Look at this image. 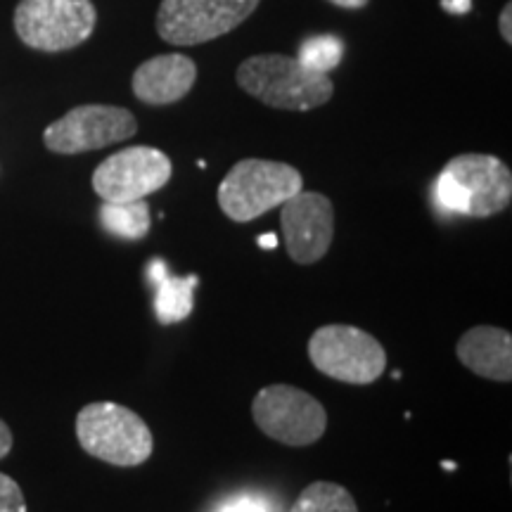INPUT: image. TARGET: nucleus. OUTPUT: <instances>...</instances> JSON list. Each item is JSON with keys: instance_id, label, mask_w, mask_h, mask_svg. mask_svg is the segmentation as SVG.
Listing matches in <instances>:
<instances>
[{"instance_id": "1", "label": "nucleus", "mask_w": 512, "mask_h": 512, "mask_svg": "<svg viewBox=\"0 0 512 512\" xmlns=\"http://www.w3.org/2000/svg\"><path fill=\"white\" fill-rule=\"evenodd\" d=\"M434 197L448 214L489 219L510 207L512 174L494 155H458L441 169Z\"/></svg>"}, {"instance_id": "2", "label": "nucleus", "mask_w": 512, "mask_h": 512, "mask_svg": "<svg viewBox=\"0 0 512 512\" xmlns=\"http://www.w3.org/2000/svg\"><path fill=\"white\" fill-rule=\"evenodd\" d=\"M238 86L268 107L309 112L332 100L335 83L330 74L313 72L297 57L254 55L238 67Z\"/></svg>"}, {"instance_id": "3", "label": "nucleus", "mask_w": 512, "mask_h": 512, "mask_svg": "<svg viewBox=\"0 0 512 512\" xmlns=\"http://www.w3.org/2000/svg\"><path fill=\"white\" fill-rule=\"evenodd\" d=\"M76 439L88 456L114 467H138L155 451L150 427L131 408L95 401L76 415Z\"/></svg>"}, {"instance_id": "4", "label": "nucleus", "mask_w": 512, "mask_h": 512, "mask_svg": "<svg viewBox=\"0 0 512 512\" xmlns=\"http://www.w3.org/2000/svg\"><path fill=\"white\" fill-rule=\"evenodd\" d=\"M302 188V174L290 164L242 159L221 181L216 200L230 221L249 223L280 207Z\"/></svg>"}, {"instance_id": "5", "label": "nucleus", "mask_w": 512, "mask_h": 512, "mask_svg": "<svg viewBox=\"0 0 512 512\" xmlns=\"http://www.w3.org/2000/svg\"><path fill=\"white\" fill-rule=\"evenodd\" d=\"M98 24L91 0H19L15 31L24 46L62 53L86 43Z\"/></svg>"}, {"instance_id": "6", "label": "nucleus", "mask_w": 512, "mask_h": 512, "mask_svg": "<svg viewBox=\"0 0 512 512\" xmlns=\"http://www.w3.org/2000/svg\"><path fill=\"white\" fill-rule=\"evenodd\" d=\"M313 368L344 384H370L387 370V351L354 325H323L309 339Z\"/></svg>"}, {"instance_id": "7", "label": "nucleus", "mask_w": 512, "mask_h": 512, "mask_svg": "<svg viewBox=\"0 0 512 512\" xmlns=\"http://www.w3.org/2000/svg\"><path fill=\"white\" fill-rule=\"evenodd\" d=\"M252 418L261 432L285 446H311L328 430L323 403L292 384H268L254 396Z\"/></svg>"}, {"instance_id": "8", "label": "nucleus", "mask_w": 512, "mask_h": 512, "mask_svg": "<svg viewBox=\"0 0 512 512\" xmlns=\"http://www.w3.org/2000/svg\"><path fill=\"white\" fill-rule=\"evenodd\" d=\"M259 0H162L157 34L171 46H200L238 29Z\"/></svg>"}, {"instance_id": "9", "label": "nucleus", "mask_w": 512, "mask_h": 512, "mask_svg": "<svg viewBox=\"0 0 512 512\" xmlns=\"http://www.w3.org/2000/svg\"><path fill=\"white\" fill-rule=\"evenodd\" d=\"M138 133L133 112L114 105H81L43 131V143L55 155H81L124 143Z\"/></svg>"}, {"instance_id": "10", "label": "nucleus", "mask_w": 512, "mask_h": 512, "mask_svg": "<svg viewBox=\"0 0 512 512\" xmlns=\"http://www.w3.org/2000/svg\"><path fill=\"white\" fill-rule=\"evenodd\" d=\"M174 166L162 150L147 145L114 152L93 174V190L102 202H138L171 181Z\"/></svg>"}, {"instance_id": "11", "label": "nucleus", "mask_w": 512, "mask_h": 512, "mask_svg": "<svg viewBox=\"0 0 512 512\" xmlns=\"http://www.w3.org/2000/svg\"><path fill=\"white\" fill-rule=\"evenodd\" d=\"M280 228L287 256L299 266H311L330 252L335 238V209L320 192H304L280 204Z\"/></svg>"}, {"instance_id": "12", "label": "nucleus", "mask_w": 512, "mask_h": 512, "mask_svg": "<svg viewBox=\"0 0 512 512\" xmlns=\"http://www.w3.org/2000/svg\"><path fill=\"white\" fill-rule=\"evenodd\" d=\"M197 64L185 55H157L140 64L133 74V93L145 105H174L192 91Z\"/></svg>"}, {"instance_id": "13", "label": "nucleus", "mask_w": 512, "mask_h": 512, "mask_svg": "<svg viewBox=\"0 0 512 512\" xmlns=\"http://www.w3.org/2000/svg\"><path fill=\"white\" fill-rule=\"evenodd\" d=\"M458 361L491 382L512 380V335L494 325H477L458 339Z\"/></svg>"}, {"instance_id": "14", "label": "nucleus", "mask_w": 512, "mask_h": 512, "mask_svg": "<svg viewBox=\"0 0 512 512\" xmlns=\"http://www.w3.org/2000/svg\"><path fill=\"white\" fill-rule=\"evenodd\" d=\"M147 275L155 283V313L159 323L174 325L188 318L192 306H195V287L200 283V278L197 275L171 278L166 273V264L159 259L147 266Z\"/></svg>"}, {"instance_id": "15", "label": "nucleus", "mask_w": 512, "mask_h": 512, "mask_svg": "<svg viewBox=\"0 0 512 512\" xmlns=\"http://www.w3.org/2000/svg\"><path fill=\"white\" fill-rule=\"evenodd\" d=\"M100 223L107 233L121 240H143L150 230V207L138 202H102Z\"/></svg>"}, {"instance_id": "16", "label": "nucleus", "mask_w": 512, "mask_h": 512, "mask_svg": "<svg viewBox=\"0 0 512 512\" xmlns=\"http://www.w3.org/2000/svg\"><path fill=\"white\" fill-rule=\"evenodd\" d=\"M290 512H358V508L342 484L313 482L299 494Z\"/></svg>"}, {"instance_id": "17", "label": "nucleus", "mask_w": 512, "mask_h": 512, "mask_svg": "<svg viewBox=\"0 0 512 512\" xmlns=\"http://www.w3.org/2000/svg\"><path fill=\"white\" fill-rule=\"evenodd\" d=\"M344 57V43L342 38L323 34V36H311L299 46L297 60L304 62L306 67L313 69V72L330 74L332 69L342 62Z\"/></svg>"}, {"instance_id": "18", "label": "nucleus", "mask_w": 512, "mask_h": 512, "mask_svg": "<svg viewBox=\"0 0 512 512\" xmlns=\"http://www.w3.org/2000/svg\"><path fill=\"white\" fill-rule=\"evenodd\" d=\"M0 512H27L22 489L15 479L0 472Z\"/></svg>"}, {"instance_id": "19", "label": "nucleus", "mask_w": 512, "mask_h": 512, "mask_svg": "<svg viewBox=\"0 0 512 512\" xmlns=\"http://www.w3.org/2000/svg\"><path fill=\"white\" fill-rule=\"evenodd\" d=\"M498 27H501V36L505 43H512V5L508 3L501 12V19H498Z\"/></svg>"}, {"instance_id": "20", "label": "nucleus", "mask_w": 512, "mask_h": 512, "mask_svg": "<svg viewBox=\"0 0 512 512\" xmlns=\"http://www.w3.org/2000/svg\"><path fill=\"white\" fill-rule=\"evenodd\" d=\"M12 451V432L8 427V422L0 420V460H3L5 456H10Z\"/></svg>"}, {"instance_id": "21", "label": "nucleus", "mask_w": 512, "mask_h": 512, "mask_svg": "<svg viewBox=\"0 0 512 512\" xmlns=\"http://www.w3.org/2000/svg\"><path fill=\"white\" fill-rule=\"evenodd\" d=\"M441 8L453 15H465L472 8V0H441Z\"/></svg>"}, {"instance_id": "22", "label": "nucleus", "mask_w": 512, "mask_h": 512, "mask_svg": "<svg viewBox=\"0 0 512 512\" xmlns=\"http://www.w3.org/2000/svg\"><path fill=\"white\" fill-rule=\"evenodd\" d=\"M223 512H264V510H261L259 505L242 501V503H233V505H228V508H223Z\"/></svg>"}, {"instance_id": "23", "label": "nucleus", "mask_w": 512, "mask_h": 512, "mask_svg": "<svg viewBox=\"0 0 512 512\" xmlns=\"http://www.w3.org/2000/svg\"><path fill=\"white\" fill-rule=\"evenodd\" d=\"M332 5H339V8H347V10H358V8H366L370 0H330Z\"/></svg>"}, {"instance_id": "24", "label": "nucleus", "mask_w": 512, "mask_h": 512, "mask_svg": "<svg viewBox=\"0 0 512 512\" xmlns=\"http://www.w3.org/2000/svg\"><path fill=\"white\" fill-rule=\"evenodd\" d=\"M259 245L266 249H273L275 245H278V238H275V235H264V238H259Z\"/></svg>"}]
</instances>
